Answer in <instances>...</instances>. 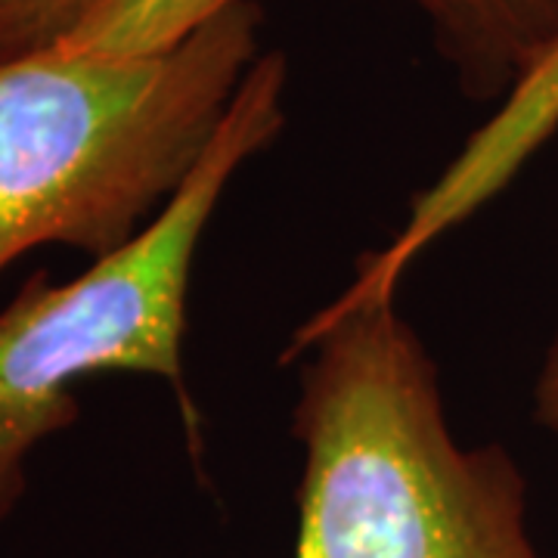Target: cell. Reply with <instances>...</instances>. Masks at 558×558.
Wrapping results in <instances>:
<instances>
[{
	"label": "cell",
	"instance_id": "ba28073f",
	"mask_svg": "<svg viewBox=\"0 0 558 558\" xmlns=\"http://www.w3.org/2000/svg\"><path fill=\"white\" fill-rule=\"evenodd\" d=\"M534 422L558 435V323L543 351L537 381H534Z\"/></svg>",
	"mask_w": 558,
	"mask_h": 558
},
{
	"label": "cell",
	"instance_id": "277c9868",
	"mask_svg": "<svg viewBox=\"0 0 558 558\" xmlns=\"http://www.w3.org/2000/svg\"><path fill=\"white\" fill-rule=\"evenodd\" d=\"M558 131V53L512 97L499 102L457 159L416 199L398 236L366 252L354 267V282L366 289H400L410 264L435 242L499 196L537 149Z\"/></svg>",
	"mask_w": 558,
	"mask_h": 558
},
{
	"label": "cell",
	"instance_id": "6da1fadb",
	"mask_svg": "<svg viewBox=\"0 0 558 558\" xmlns=\"http://www.w3.org/2000/svg\"><path fill=\"white\" fill-rule=\"evenodd\" d=\"M299 400L292 558H543L502 444L457 440L398 289L348 286L289 341Z\"/></svg>",
	"mask_w": 558,
	"mask_h": 558
},
{
	"label": "cell",
	"instance_id": "8992f818",
	"mask_svg": "<svg viewBox=\"0 0 558 558\" xmlns=\"http://www.w3.org/2000/svg\"><path fill=\"white\" fill-rule=\"evenodd\" d=\"M236 3L240 0H100L60 47L106 57L161 53Z\"/></svg>",
	"mask_w": 558,
	"mask_h": 558
},
{
	"label": "cell",
	"instance_id": "7a4b0ae2",
	"mask_svg": "<svg viewBox=\"0 0 558 558\" xmlns=\"http://www.w3.org/2000/svg\"><path fill=\"white\" fill-rule=\"evenodd\" d=\"M260 32V7L240 0L161 53L0 62V274L47 245L97 260L134 240L196 171Z\"/></svg>",
	"mask_w": 558,
	"mask_h": 558
},
{
	"label": "cell",
	"instance_id": "52a82bcc",
	"mask_svg": "<svg viewBox=\"0 0 558 558\" xmlns=\"http://www.w3.org/2000/svg\"><path fill=\"white\" fill-rule=\"evenodd\" d=\"M100 0H0V62L53 50Z\"/></svg>",
	"mask_w": 558,
	"mask_h": 558
},
{
	"label": "cell",
	"instance_id": "3957f363",
	"mask_svg": "<svg viewBox=\"0 0 558 558\" xmlns=\"http://www.w3.org/2000/svg\"><path fill=\"white\" fill-rule=\"evenodd\" d=\"M286 87V57L264 50L196 171L134 240L69 282L35 274L0 311V524L28 490L32 453L78 422L81 379H161L190 450L202 453V413L183 363L193 267L230 180L282 134Z\"/></svg>",
	"mask_w": 558,
	"mask_h": 558
},
{
	"label": "cell",
	"instance_id": "5b68a950",
	"mask_svg": "<svg viewBox=\"0 0 558 558\" xmlns=\"http://www.w3.org/2000/svg\"><path fill=\"white\" fill-rule=\"evenodd\" d=\"M428 22L469 100L502 102L558 53V0H398Z\"/></svg>",
	"mask_w": 558,
	"mask_h": 558
}]
</instances>
